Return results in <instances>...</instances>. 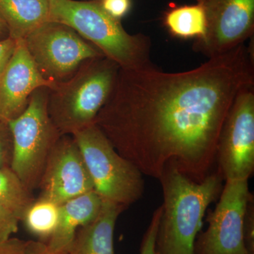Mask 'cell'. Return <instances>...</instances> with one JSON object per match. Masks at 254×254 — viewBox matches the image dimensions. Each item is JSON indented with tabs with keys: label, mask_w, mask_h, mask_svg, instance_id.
<instances>
[{
	"label": "cell",
	"mask_w": 254,
	"mask_h": 254,
	"mask_svg": "<svg viewBox=\"0 0 254 254\" xmlns=\"http://www.w3.org/2000/svg\"><path fill=\"white\" fill-rule=\"evenodd\" d=\"M254 85L245 44L198 67L168 73L120 68L94 121L122 156L158 179L169 165L200 182L214 173L220 131L237 94Z\"/></svg>",
	"instance_id": "obj_1"
},
{
	"label": "cell",
	"mask_w": 254,
	"mask_h": 254,
	"mask_svg": "<svg viewBox=\"0 0 254 254\" xmlns=\"http://www.w3.org/2000/svg\"><path fill=\"white\" fill-rule=\"evenodd\" d=\"M163 192L162 216L156 241V254H194L195 240L209 205L223 187L218 171L200 182L190 180L173 165L158 179Z\"/></svg>",
	"instance_id": "obj_2"
},
{
	"label": "cell",
	"mask_w": 254,
	"mask_h": 254,
	"mask_svg": "<svg viewBox=\"0 0 254 254\" xmlns=\"http://www.w3.org/2000/svg\"><path fill=\"white\" fill-rule=\"evenodd\" d=\"M48 1L50 21L72 28L120 68L136 69L153 64L149 37L127 33L120 20L105 11L100 0Z\"/></svg>",
	"instance_id": "obj_3"
},
{
	"label": "cell",
	"mask_w": 254,
	"mask_h": 254,
	"mask_svg": "<svg viewBox=\"0 0 254 254\" xmlns=\"http://www.w3.org/2000/svg\"><path fill=\"white\" fill-rule=\"evenodd\" d=\"M120 66L105 58L83 64L66 81L50 89L48 113L62 136L94 123L113 91Z\"/></svg>",
	"instance_id": "obj_4"
},
{
	"label": "cell",
	"mask_w": 254,
	"mask_h": 254,
	"mask_svg": "<svg viewBox=\"0 0 254 254\" xmlns=\"http://www.w3.org/2000/svg\"><path fill=\"white\" fill-rule=\"evenodd\" d=\"M71 136L81 151L94 190L102 199L127 208L143 196V174L115 149L94 123Z\"/></svg>",
	"instance_id": "obj_5"
},
{
	"label": "cell",
	"mask_w": 254,
	"mask_h": 254,
	"mask_svg": "<svg viewBox=\"0 0 254 254\" xmlns=\"http://www.w3.org/2000/svg\"><path fill=\"white\" fill-rule=\"evenodd\" d=\"M50 89L33 92L26 109L8 122L13 140L11 169L33 192L38 188L52 150L62 135L48 113Z\"/></svg>",
	"instance_id": "obj_6"
},
{
	"label": "cell",
	"mask_w": 254,
	"mask_h": 254,
	"mask_svg": "<svg viewBox=\"0 0 254 254\" xmlns=\"http://www.w3.org/2000/svg\"><path fill=\"white\" fill-rule=\"evenodd\" d=\"M24 42L42 76L55 85L71 78L88 60L104 56L69 26L50 20Z\"/></svg>",
	"instance_id": "obj_7"
},
{
	"label": "cell",
	"mask_w": 254,
	"mask_h": 254,
	"mask_svg": "<svg viewBox=\"0 0 254 254\" xmlns=\"http://www.w3.org/2000/svg\"><path fill=\"white\" fill-rule=\"evenodd\" d=\"M217 171L226 180H249L254 170V85L237 94L217 147Z\"/></svg>",
	"instance_id": "obj_8"
},
{
	"label": "cell",
	"mask_w": 254,
	"mask_h": 254,
	"mask_svg": "<svg viewBox=\"0 0 254 254\" xmlns=\"http://www.w3.org/2000/svg\"><path fill=\"white\" fill-rule=\"evenodd\" d=\"M252 193L248 180H226L218 203L207 218L208 226L197 236L194 254H249L244 225Z\"/></svg>",
	"instance_id": "obj_9"
},
{
	"label": "cell",
	"mask_w": 254,
	"mask_h": 254,
	"mask_svg": "<svg viewBox=\"0 0 254 254\" xmlns=\"http://www.w3.org/2000/svg\"><path fill=\"white\" fill-rule=\"evenodd\" d=\"M204 10L206 34L193 50L212 58L235 49L253 36L254 0H195Z\"/></svg>",
	"instance_id": "obj_10"
},
{
	"label": "cell",
	"mask_w": 254,
	"mask_h": 254,
	"mask_svg": "<svg viewBox=\"0 0 254 254\" xmlns=\"http://www.w3.org/2000/svg\"><path fill=\"white\" fill-rule=\"evenodd\" d=\"M38 188L39 198L58 205L94 190L93 182L77 143L63 135L50 153Z\"/></svg>",
	"instance_id": "obj_11"
},
{
	"label": "cell",
	"mask_w": 254,
	"mask_h": 254,
	"mask_svg": "<svg viewBox=\"0 0 254 254\" xmlns=\"http://www.w3.org/2000/svg\"><path fill=\"white\" fill-rule=\"evenodd\" d=\"M56 85L42 76L28 53L24 40L16 43L9 63L0 76V120L8 122L26 109L33 92L53 89Z\"/></svg>",
	"instance_id": "obj_12"
},
{
	"label": "cell",
	"mask_w": 254,
	"mask_h": 254,
	"mask_svg": "<svg viewBox=\"0 0 254 254\" xmlns=\"http://www.w3.org/2000/svg\"><path fill=\"white\" fill-rule=\"evenodd\" d=\"M103 203L99 195L92 190L60 205L58 226L47 244L50 250L67 254L76 232L96 218Z\"/></svg>",
	"instance_id": "obj_13"
},
{
	"label": "cell",
	"mask_w": 254,
	"mask_h": 254,
	"mask_svg": "<svg viewBox=\"0 0 254 254\" xmlns=\"http://www.w3.org/2000/svg\"><path fill=\"white\" fill-rule=\"evenodd\" d=\"M125 207L103 200L100 213L76 232L67 254H115L114 232Z\"/></svg>",
	"instance_id": "obj_14"
},
{
	"label": "cell",
	"mask_w": 254,
	"mask_h": 254,
	"mask_svg": "<svg viewBox=\"0 0 254 254\" xmlns=\"http://www.w3.org/2000/svg\"><path fill=\"white\" fill-rule=\"evenodd\" d=\"M0 18L15 41L24 40L49 21L48 0H0Z\"/></svg>",
	"instance_id": "obj_15"
},
{
	"label": "cell",
	"mask_w": 254,
	"mask_h": 254,
	"mask_svg": "<svg viewBox=\"0 0 254 254\" xmlns=\"http://www.w3.org/2000/svg\"><path fill=\"white\" fill-rule=\"evenodd\" d=\"M165 23L169 31L177 38L200 40L206 34V16L198 4L172 9L167 13Z\"/></svg>",
	"instance_id": "obj_16"
},
{
	"label": "cell",
	"mask_w": 254,
	"mask_h": 254,
	"mask_svg": "<svg viewBox=\"0 0 254 254\" xmlns=\"http://www.w3.org/2000/svg\"><path fill=\"white\" fill-rule=\"evenodd\" d=\"M35 200L32 191L11 168H0V204L22 221Z\"/></svg>",
	"instance_id": "obj_17"
},
{
	"label": "cell",
	"mask_w": 254,
	"mask_h": 254,
	"mask_svg": "<svg viewBox=\"0 0 254 254\" xmlns=\"http://www.w3.org/2000/svg\"><path fill=\"white\" fill-rule=\"evenodd\" d=\"M60 205L44 198L35 200L22 221L28 231L41 238L50 239L58 226Z\"/></svg>",
	"instance_id": "obj_18"
},
{
	"label": "cell",
	"mask_w": 254,
	"mask_h": 254,
	"mask_svg": "<svg viewBox=\"0 0 254 254\" xmlns=\"http://www.w3.org/2000/svg\"><path fill=\"white\" fill-rule=\"evenodd\" d=\"M162 210V205H160L153 213L149 226L142 240L140 254H156V241Z\"/></svg>",
	"instance_id": "obj_19"
},
{
	"label": "cell",
	"mask_w": 254,
	"mask_h": 254,
	"mask_svg": "<svg viewBox=\"0 0 254 254\" xmlns=\"http://www.w3.org/2000/svg\"><path fill=\"white\" fill-rule=\"evenodd\" d=\"M13 140L8 123L0 120V168H11Z\"/></svg>",
	"instance_id": "obj_20"
},
{
	"label": "cell",
	"mask_w": 254,
	"mask_h": 254,
	"mask_svg": "<svg viewBox=\"0 0 254 254\" xmlns=\"http://www.w3.org/2000/svg\"><path fill=\"white\" fill-rule=\"evenodd\" d=\"M19 222L14 214L0 204V243L9 240L18 231Z\"/></svg>",
	"instance_id": "obj_21"
},
{
	"label": "cell",
	"mask_w": 254,
	"mask_h": 254,
	"mask_svg": "<svg viewBox=\"0 0 254 254\" xmlns=\"http://www.w3.org/2000/svg\"><path fill=\"white\" fill-rule=\"evenodd\" d=\"M254 213L253 195L250 197L246 211L245 225H244V236L246 248L249 254H254Z\"/></svg>",
	"instance_id": "obj_22"
},
{
	"label": "cell",
	"mask_w": 254,
	"mask_h": 254,
	"mask_svg": "<svg viewBox=\"0 0 254 254\" xmlns=\"http://www.w3.org/2000/svg\"><path fill=\"white\" fill-rule=\"evenodd\" d=\"M100 3L106 12L118 20L124 17L131 7L130 0H100Z\"/></svg>",
	"instance_id": "obj_23"
},
{
	"label": "cell",
	"mask_w": 254,
	"mask_h": 254,
	"mask_svg": "<svg viewBox=\"0 0 254 254\" xmlns=\"http://www.w3.org/2000/svg\"><path fill=\"white\" fill-rule=\"evenodd\" d=\"M16 43L17 41L10 37L0 40V76L14 53Z\"/></svg>",
	"instance_id": "obj_24"
},
{
	"label": "cell",
	"mask_w": 254,
	"mask_h": 254,
	"mask_svg": "<svg viewBox=\"0 0 254 254\" xmlns=\"http://www.w3.org/2000/svg\"><path fill=\"white\" fill-rule=\"evenodd\" d=\"M27 242L16 238L9 240L0 243V254H27Z\"/></svg>",
	"instance_id": "obj_25"
},
{
	"label": "cell",
	"mask_w": 254,
	"mask_h": 254,
	"mask_svg": "<svg viewBox=\"0 0 254 254\" xmlns=\"http://www.w3.org/2000/svg\"><path fill=\"white\" fill-rule=\"evenodd\" d=\"M27 254H63L53 252L50 250L47 244L41 242L28 241L27 242Z\"/></svg>",
	"instance_id": "obj_26"
},
{
	"label": "cell",
	"mask_w": 254,
	"mask_h": 254,
	"mask_svg": "<svg viewBox=\"0 0 254 254\" xmlns=\"http://www.w3.org/2000/svg\"><path fill=\"white\" fill-rule=\"evenodd\" d=\"M8 37H9V36L7 27L5 25L4 21L0 18V40L5 39Z\"/></svg>",
	"instance_id": "obj_27"
}]
</instances>
